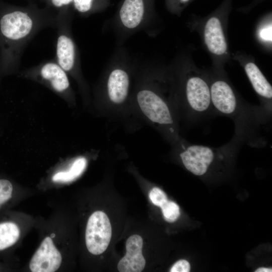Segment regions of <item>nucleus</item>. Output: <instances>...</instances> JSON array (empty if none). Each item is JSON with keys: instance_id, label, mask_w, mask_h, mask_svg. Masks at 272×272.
<instances>
[{"instance_id": "nucleus-17", "label": "nucleus", "mask_w": 272, "mask_h": 272, "mask_svg": "<svg viewBox=\"0 0 272 272\" xmlns=\"http://www.w3.org/2000/svg\"><path fill=\"white\" fill-rule=\"evenodd\" d=\"M15 186L10 179L0 176V215L12 203L15 195Z\"/></svg>"}, {"instance_id": "nucleus-13", "label": "nucleus", "mask_w": 272, "mask_h": 272, "mask_svg": "<svg viewBox=\"0 0 272 272\" xmlns=\"http://www.w3.org/2000/svg\"><path fill=\"white\" fill-rule=\"evenodd\" d=\"M246 75L256 93L264 101L263 110L270 116L271 111L272 87L266 78L253 62L245 65Z\"/></svg>"}, {"instance_id": "nucleus-22", "label": "nucleus", "mask_w": 272, "mask_h": 272, "mask_svg": "<svg viewBox=\"0 0 272 272\" xmlns=\"http://www.w3.org/2000/svg\"><path fill=\"white\" fill-rule=\"evenodd\" d=\"M189 263L186 260L181 259L176 261L171 268L170 272H188L190 271Z\"/></svg>"}, {"instance_id": "nucleus-14", "label": "nucleus", "mask_w": 272, "mask_h": 272, "mask_svg": "<svg viewBox=\"0 0 272 272\" xmlns=\"http://www.w3.org/2000/svg\"><path fill=\"white\" fill-rule=\"evenodd\" d=\"M206 45L212 53L222 55L227 50V44L220 20L215 17L207 21L204 31Z\"/></svg>"}, {"instance_id": "nucleus-12", "label": "nucleus", "mask_w": 272, "mask_h": 272, "mask_svg": "<svg viewBox=\"0 0 272 272\" xmlns=\"http://www.w3.org/2000/svg\"><path fill=\"white\" fill-rule=\"evenodd\" d=\"M143 240L137 234L129 236L126 241L125 255L117 264L120 272H141L144 270L146 260L143 255Z\"/></svg>"}, {"instance_id": "nucleus-10", "label": "nucleus", "mask_w": 272, "mask_h": 272, "mask_svg": "<svg viewBox=\"0 0 272 272\" xmlns=\"http://www.w3.org/2000/svg\"><path fill=\"white\" fill-rule=\"evenodd\" d=\"M62 257L51 237L47 236L42 241L29 262L32 272H54L60 266Z\"/></svg>"}, {"instance_id": "nucleus-4", "label": "nucleus", "mask_w": 272, "mask_h": 272, "mask_svg": "<svg viewBox=\"0 0 272 272\" xmlns=\"http://www.w3.org/2000/svg\"><path fill=\"white\" fill-rule=\"evenodd\" d=\"M242 143L234 135L229 142L218 147L191 144L181 138L172 145L185 168L195 175L203 176L215 161L234 155Z\"/></svg>"}, {"instance_id": "nucleus-2", "label": "nucleus", "mask_w": 272, "mask_h": 272, "mask_svg": "<svg viewBox=\"0 0 272 272\" xmlns=\"http://www.w3.org/2000/svg\"><path fill=\"white\" fill-rule=\"evenodd\" d=\"M135 99L142 114L157 128L171 144L181 138L179 134L180 117L175 102L167 100L149 86H144L139 89Z\"/></svg>"}, {"instance_id": "nucleus-1", "label": "nucleus", "mask_w": 272, "mask_h": 272, "mask_svg": "<svg viewBox=\"0 0 272 272\" xmlns=\"http://www.w3.org/2000/svg\"><path fill=\"white\" fill-rule=\"evenodd\" d=\"M56 24V15L33 2L22 7L0 2V79L18 74L29 42L41 30Z\"/></svg>"}, {"instance_id": "nucleus-11", "label": "nucleus", "mask_w": 272, "mask_h": 272, "mask_svg": "<svg viewBox=\"0 0 272 272\" xmlns=\"http://www.w3.org/2000/svg\"><path fill=\"white\" fill-rule=\"evenodd\" d=\"M154 0H123L118 17L125 29L133 30L144 21L151 10Z\"/></svg>"}, {"instance_id": "nucleus-5", "label": "nucleus", "mask_w": 272, "mask_h": 272, "mask_svg": "<svg viewBox=\"0 0 272 272\" xmlns=\"http://www.w3.org/2000/svg\"><path fill=\"white\" fill-rule=\"evenodd\" d=\"M74 12L56 16L57 39L55 61L77 83L84 97L87 96V86L81 69L79 50L73 37L71 24Z\"/></svg>"}, {"instance_id": "nucleus-6", "label": "nucleus", "mask_w": 272, "mask_h": 272, "mask_svg": "<svg viewBox=\"0 0 272 272\" xmlns=\"http://www.w3.org/2000/svg\"><path fill=\"white\" fill-rule=\"evenodd\" d=\"M179 115L195 123L216 114L212 107L210 86L201 76H188L184 81L183 98L176 102Z\"/></svg>"}, {"instance_id": "nucleus-15", "label": "nucleus", "mask_w": 272, "mask_h": 272, "mask_svg": "<svg viewBox=\"0 0 272 272\" xmlns=\"http://www.w3.org/2000/svg\"><path fill=\"white\" fill-rule=\"evenodd\" d=\"M87 165V160L85 157H77L66 169L54 173L52 176L51 180L54 182L61 183L73 181L83 173Z\"/></svg>"}, {"instance_id": "nucleus-8", "label": "nucleus", "mask_w": 272, "mask_h": 272, "mask_svg": "<svg viewBox=\"0 0 272 272\" xmlns=\"http://www.w3.org/2000/svg\"><path fill=\"white\" fill-rule=\"evenodd\" d=\"M111 235V225L106 214L101 211L92 213L85 232L86 245L89 252L96 255L103 253L110 243Z\"/></svg>"}, {"instance_id": "nucleus-3", "label": "nucleus", "mask_w": 272, "mask_h": 272, "mask_svg": "<svg viewBox=\"0 0 272 272\" xmlns=\"http://www.w3.org/2000/svg\"><path fill=\"white\" fill-rule=\"evenodd\" d=\"M211 99L216 115L231 118L234 122L235 133L242 134L255 124L257 107H250L240 102L231 86L225 80L218 79L210 86Z\"/></svg>"}, {"instance_id": "nucleus-26", "label": "nucleus", "mask_w": 272, "mask_h": 272, "mask_svg": "<svg viewBox=\"0 0 272 272\" xmlns=\"http://www.w3.org/2000/svg\"><path fill=\"white\" fill-rule=\"evenodd\" d=\"M29 2H33V0H27Z\"/></svg>"}, {"instance_id": "nucleus-18", "label": "nucleus", "mask_w": 272, "mask_h": 272, "mask_svg": "<svg viewBox=\"0 0 272 272\" xmlns=\"http://www.w3.org/2000/svg\"><path fill=\"white\" fill-rule=\"evenodd\" d=\"M44 4V7L56 16L74 12L73 0H40Z\"/></svg>"}, {"instance_id": "nucleus-9", "label": "nucleus", "mask_w": 272, "mask_h": 272, "mask_svg": "<svg viewBox=\"0 0 272 272\" xmlns=\"http://www.w3.org/2000/svg\"><path fill=\"white\" fill-rule=\"evenodd\" d=\"M130 76L128 71L121 66L112 68L106 77L105 94L108 103L120 107L128 99L130 88Z\"/></svg>"}, {"instance_id": "nucleus-23", "label": "nucleus", "mask_w": 272, "mask_h": 272, "mask_svg": "<svg viewBox=\"0 0 272 272\" xmlns=\"http://www.w3.org/2000/svg\"><path fill=\"white\" fill-rule=\"evenodd\" d=\"M271 25H268L261 28L259 32L260 38L266 42L271 41Z\"/></svg>"}, {"instance_id": "nucleus-19", "label": "nucleus", "mask_w": 272, "mask_h": 272, "mask_svg": "<svg viewBox=\"0 0 272 272\" xmlns=\"http://www.w3.org/2000/svg\"><path fill=\"white\" fill-rule=\"evenodd\" d=\"M164 219L168 222H174L180 216L179 206L174 202L167 200L160 207Z\"/></svg>"}, {"instance_id": "nucleus-7", "label": "nucleus", "mask_w": 272, "mask_h": 272, "mask_svg": "<svg viewBox=\"0 0 272 272\" xmlns=\"http://www.w3.org/2000/svg\"><path fill=\"white\" fill-rule=\"evenodd\" d=\"M21 77L45 86L69 104H75V96L67 74L55 60H46L18 73Z\"/></svg>"}, {"instance_id": "nucleus-20", "label": "nucleus", "mask_w": 272, "mask_h": 272, "mask_svg": "<svg viewBox=\"0 0 272 272\" xmlns=\"http://www.w3.org/2000/svg\"><path fill=\"white\" fill-rule=\"evenodd\" d=\"M149 196L152 202L155 206L160 207L168 199L165 193L158 187L153 188L150 191Z\"/></svg>"}, {"instance_id": "nucleus-25", "label": "nucleus", "mask_w": 272, "mask_h": 272, "mask_svg": "<svg viewBox=\"0 0 272 272\" xmlns=\"http://www.w3.org/2000/svg\"><path fill=\"white\" fill-rule=\"evenodd\" d=\"M3 269V266L0 264V270Z\"/></svg>"}, {"instance_id": "nucleus-24", "label": "nucleus", "mask_w": 272, "mask_h": 272, "mask_svg": "<svg viewBox=\"0 0 272 272\" xmlns=\"http://www.w3.org/2000/svg\"><path fill=\"white\" fill-rule=\"evenodd\" d=\"M255 272H271L272 271L271 268L266 267H260L257 269Z\"/></svg>"}, {"instance_id": "nucleus-21", "label": "nucleus", "mask_w": 272, "mask_h": 272, "mask_svg": "<svg viewBox=\"0 0 272 272\" xmlns=\"http://www.w3.org/2000/svg\"><path fill=\"white\" fill-rule=\"evenodd\" d=\"M191 0H166L168 9L177 12L181 10Z\"/></svg>"}, {"instance_id": "nucleus-16", "label": "nucleus", "mask_w": 272, "mask_h": 272, "mask_svg": "<svg viewBox=\"0 0 272 272\" xmlns=\"http://www.w3.org/2000/svg\"><path fill=\"white\" fill-rule=\"evenodd\" d=\"M109 0H73V8L83 16L100 12L107 8Z\"/></svg>"}]
</instances>
